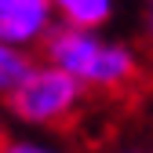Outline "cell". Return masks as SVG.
I'll list each match as a JSON object with an SVG mask.
<instances>
[{"label": "cell", "instance_id": "1", "mask_svg": "<svg viewBox=\"0 0 153 153\" xmlns=\"http://www.w3.org/2000/svg\"><path fill=\"white\" fill-rule=\"evenodd\" d=\"M44 55H48V62L76 76L88 88V95L91 91H99V95L131 91L142 80V55L131 44L106 36L102 29L55 26V33L44 44Z\"/></svg>", "mask_w": 153, "mask_h": 153}, {"label": "cell", "instance_id": "2", "mask_svg": "<svg viewBox=\"0 0 153 153\" xmlns=\"http://www.w3.org/2000/svg\"><path fill=\"white\" fill-rule=\"evenodd\" d=\"M84 99H88V88L76 76H69L55 62H44L26 73V80L4 99V106L18 124L51 131V128H66L80 117Z\"/></svg>", "mask_w": 153, "mask_h": 153}, {"label": "cell", "instance_id": "3", "mask_svg": "<svg viewBox=\"0 0 153 153\" xmlns=\"http://www.w3.org/2000/svg\"><path fill=\"white\" fill-rule=\"evenodd\" d=\"M59 18H55L51 0H0V40L11 48H44Z\"/></svg>", "mask_w": 153, "mask_h": 153}, {"label": "cell", "instance_id": "4", "mask_svg": "<svg viewBox=\"0 0 153 153\" xmlns=\"http://www.w3.org/2000/svg\"><path fill=\"white\" fill-rule=\"evenodd\" d=\"M59 26L76 29H106L117 15V0H51Z\"/></svg>", "mask_w": 153, "mask_h": 153}, {"label": "cell", "instance_id": "5", "mask_svg": "<svg viewBox=\"0 0 153 153\" xmlns=\"http://www.w3.org/2000/svg\"><path fill=\"white\" fill-rule=\"evenodd\" d=\"M29 69H33V62H29V55L22 48H11V44L0 40V99H7V95L26 80Z\"/></svg>", "mask_w": 153, "mask_h": 153}, {"label": "cell", "instance_id": "6", "mask_svg": "<svg viewBox=\"0 0 153 153\" xmlns=\"http://www.w3.org/2000/svg\"><path fill=\"white\" fill-rule=\"evenodd\" d=\"M4 153H62L40 139H4Z\"/></svg>", "mask_w": 153, "mask_h": 153}, {"label": "cell", "instance_id": "7", "mask_svg": "<svg viewBox=\"0 0 153 153\" xmlns=\"http://www.w3.org/2000/svg\"><path fill=\"white\" fill-rule=\"evenodd\" d=\"M142 33H146V44L153 48V0H146V18H142Z\"/></svg>", "mask_w": 153, "mask_h": 153}, {"label": "cell", "instance_id": "8", "mask_svg": "<svg viewBox=\"0 0 153 153\" xmlns=\"http://www.w3.org/2000/svg\"><path fill=\"white\" fill-rule=\"evenodd\" d=\"M109 153H146V149H135V146H120V149H109Z\"/></svg>", "mask_w": 153, "mask_h": 153}, {"label": "cell", "instance_id": "9", "mask_svg": "<svg viewBox=\"0 0 153 153\" xmlns=\"http://www.w3.org/2000/svg\"><path fill=\"white\" fill-rule=\"evenodd\" d=\"M0 153H4V139H0Z\"/></svg>", "mask_w": 153, "mask_h": 153}]
</instances>
